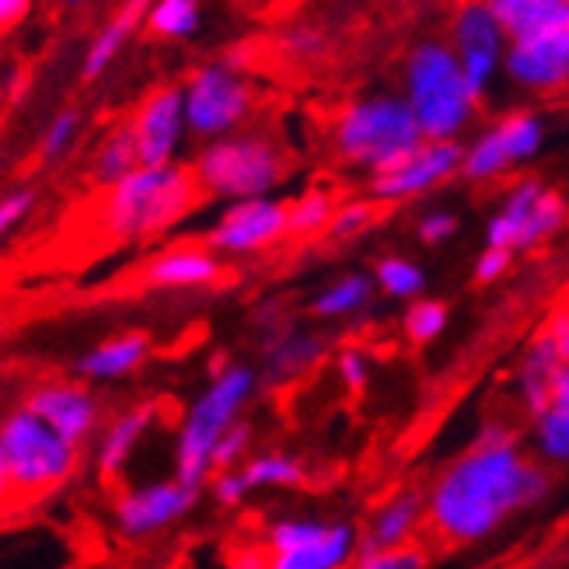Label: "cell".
Listing matches in <instances>:
<instances>
[{"label": "cell", "instance_id": "7", "mask_svg": "<svg viewBox=\"0 0 569 569\" xmlns=\"http://www.w3.org/2000/svg\"><path fill=\"white\" fill-rule=\"evenodd\" d=\"M0 443L14 476L18 500H39L67 486L81 468V448L67 443L36 412L14 406L0 416Z\"/></svg>", "mask_w": 569, "mask_h": 569}, {"label": "cell", "instance_id": "27", "mask_svg": "<svg viewBox=\"0 0 569 569\" xmlns=\"http://www.w3.org/2000/svg\"><path fill=\"white\" fill-rule=\"evenodd\" d=\"M370 297H375V277L363 273H346L332 283H326L311 301V315L321 321H336V318H353L360 315Z\"/></svg>", "mask_w": 569, "mask_h": 569}, {"label": "cell", "instance_id": "17", "mask_svg": "<svg viewBox=\"0 0 569 569\" xmlns=\"http://www.w3.org/2000/svg\"><path fill=\"white\" fill-rule=\"evenodd\" d=\"M224 277V259L210 244H168L143 262V280L158 290H203Z\"/></svg>", "mask_w": 569, "mask_h": 569}, {"label": "cell", "instance_id": "41", "mask_svg": "<svg viewBox=\"0 0 569 569\" xmlns=\"http://www.w3.org/2000/svg\"><path fill=\"white\" fill-rule=\"evenodd\" d=\"M32 207H36L32 189H11L0 196V244H4L11 238V231L32 213Z\"/></svg>", "mask_w": 569, "mask_h": 569}, {"label": "cell", "instance_id": "24", "mask_svg": "<svg viewBox=\"0 0 569 569\" xmlns=\"http://www.w3.org/2000/svg\"><path fill=\"white\" fill-rule=\"evenodd\" d=\"M151 4L154 0H122L116 8V14L102 24V32H98L88 46V53L81 60V78L84 81H98L102 73L112 67V60L122 53V46L130 42V36L147 24V14H151Z\"/></svg>", "mask_w": 569, "mask_h": 569}, {"label": "cell", "instance_id": "22", "mask_svg": "<svg viewBox=\"0 0 569 569\" xmlns=\"http://www.w3.org/2000/svg\"><path fill=\"white\" fill-rule=\"evenodd\" d=\"M329 353V339L308 332V329H290L280 326L269 332V346H266V385H290L297 378H308L311 370L326 360Z\"/></svg>", "mask_w": 569, "mask_h": 569}, {"label": "cell", "instance_id": "51", "mask_svg": "<svg viewBox=\"0 0 569 569\" xmlns=\"http://www.w3.org/2000/svg\"><path fill=\"white\" fill-rule=\"evenodd\" d=\"M4 88L11 91V98H18L24 88H29V81H24V73H21V70H8V73H4Z\"/></svg>", "mask_w": 569, "mask_h": 569}, {"label": "cell", "instance_id": "29", "mask_svg": "<svg viewBox=\"0 0 569 569\" xmlns=\"http://www.w3.org/2000/svg\"><path fill=\"white\" fill-rule=\"evenodd\" d=\"M531 443L546 468H569V412L549 406L541 416H535Z\"/></svg>", "mask_w": 569, "mask_h": 569}, {"label": "cell", "instance_id": "30", "mask_svg": "<svg viewBox=\"0 0 569 569\" xmlns=\"http://www.w3.org/2000/svg\"><path fill=\"white\" fill-rule=\"evenodd\" d=\"M375 287L391 301H419L427 290V273L406 256H385L375 266Z\"/></svg>", "mask_w": 569, "mask_h": 569}, {"label": "cell", "instance_id": "37", "mask_svg": "<svg viewBox=\"0 0 569 569\" xmlns=\"http://www.w3.org/2000/svg\"><path fill=\"white\" fill-rule=\"evenodd\" d=\"M375 220H378V207L370 203V200L339 203V210H336V217H332L329 234H332L336 241H353V238H360L363 231L375 228Z\"/></svg>", "mask_w": 569, "mask_h": 569}, {"label": "cell", "instance_id": "21", "mask_svg": "<svg viewBox=\"0 0 569 569\" xmlns=\"http://www.w3.org/2000/svg\"><path fill=\"white\" fill-rule=\"evenodd\" d=\"M360 552V531L346 521H326L318 535L290 552L269 556V569H350Z\"/></svg>", "mask_w": 569, "mask_h": 569}, {"label": "cell", "instance_id": "47", "mask_svg": "<svg viewBox=\"0 0 569 569\" xmlns=\"http://www.w3.org/2000/svg\"><path fill=\"white\" fill-rule=\"evenodd\" d=\"M32 11V0H0V36L11 32Z\"/></svg>", "mask_w": 569, "mask_h": 569}, {"label": "cell", "instance_id": "33", "mask_svg": "<svg viewBox=\"0 0 569 569\" xmlns=\"http://www.w3.org/2000/svg\"><path fill=\"white\" fill-rule=\"evenodd\" d=\"M566 220H569V207L562 203V196H556V192L546 189V192H541V200L535 203L525 231H521L517 252H535V249H541V244L552 241L566 228Z\"/></svg>", "mask_w": 569, "mask_h": 569}, {"label": "cell", "instance_id": "45", "mask_svg": "<svg viewBox=\"0 0 569 569\" xmlns=\"http://www.w3.org/2000/svg\"><path fill=\"white\" fill-rule=\"evenodd\" d=\"M549 336V342L556 346V353L562 357V363H569V311H556L549 321H546V329H541Z\"/></svg>", "mask_w": 569, "mask_h": 569}, {"label": "cell", "instance_id": "28", "mask_svg": "<svg viewBox=\"0 0 569 569\" xmlns=\"http://www.w3.org/2000/svg\"><path fill=\"white\" fill-rule=\"evenodd\" d=\"M241 476L249 482L252 492L259 489H297L305 486L308 472L297 455L287 451H259L241 465Z\"/></svg>", "mask_w": 569, "mask_h": 569}, {"label": "cell", "instance_id": "38", "mask_svg": "<svg viewBox=\"0 0 569 569\" xmlns=\"http://www.w3.org/2000/svg\"><path fill=\"white\" fill-rule=\"evenodd\" d=\"M249 451H252V427L241 419L238 427H231L224 437H220L217 451H213V472H231V468H241L252 458Z\"/></svg>", "mask_w": 569, "mask_h": 569}, {"label": "cell", "instance_id": "6", "mask_svg": "<svg viewBox=\"0 0 569 569\" xmlns=\"http://www.w3.org/2000/svg\"><path fill=\"white\" fill-rule=\"evenodd\" d=\"M406 102L427 140H455L479 109V98L465 84L458 53L440 42L419 46L409 57Z\"/></svg>", "mask_w": 569, "mask_h": 569}, {"label": "cell", "instance_id": "8", "mask_svg": "<svg viewBox=\"0 0 569 569\" xmlns=\"http://www.w3.org/2000/svg\"><path fill=\"white\" fill-rule=\"evenodd\" d=\"M182 94H186L189 133L200 137L203 143L241 133L244 119L256 109V91L249 78L228 63H210L192 70Z\"/></svg>", "mask_w": 569, "mask_h": 569}, {"label": "cell", "instance_id": "43", "mask_svg": "<svg viewBox=\"0 0 569 569\" xmlns=\"http://www.w3.org/2000/svg\"><path fill=\"white\" fill-rule=\"evenodd\" d=\"M458 234V217L451 210H430L419 220V241L423 244H443Z\"/></svg>", "mask_w": 569, "mask_h": 569}, {"label": "cell", "instance_id": "40", "mask_svg": "<svg viewBox=\"0 0 569 569\" xmlns=\"http://www.w3.org/2000/svg\"><path fill=\"white\" fill-rule=\"evenodd\" d=\"M210 497H213L217 507L234 510V507H241L244 500L252 497V489H249V482H244L241 468H231V472H213V479H210Z\"/></svg>", "mask_w": 569, "mask_h": 569}, {"label": "cell", "instance_id": "1", "mask_svg": "<svg viewBox=\"0 0 569 569\" xmlns=\"http://www.w3.org/2000/svg\"><path fill=\"white\" fill-rule=\"evenodd\" d=\"M549 468L528 458L510 427L489 423L427 492V528L448 546H479L510 517L546 503Z\"/></svg>", "mask_w": 569, "mask_h": 569}, {"label": "cell", "instance_id": "42", "mask_svg": "<svg viewBox=\"0 0 569 569\" xmlns=\"http://www.w3.org/2000/svg\"><path fill=\"white\" fill-rule=\"evenodd\" d=\"M336 370H339V381L346 391H363L370 381V360L363 350H357V346H346V350L336 357Z\"/></svg>", "mask_w": 569, "mask_h": 569}, {"label": "cell", "instance_id": "18", "mask_svg": "<svg viewBox=\"0 0 569 569\" xmlns=\"http://www.w3.org/2000/svg\"><path fill=\"white\" fill-rule=\"evenodd\" d=\"M161 416L158 402H137L130 409L116 412L109 423L98 433L94 443V472L102 476L106 482L119 479L130 468V461L137 458V448L143 443V437L154 430Z\"/></svg>", "mask_w": 569, "mask_h": 569}, {"label": "cell", "instance_id": "12", "mask_svg": "<svg viewBox=\"0 0 569 569\" xmlns=\"http://www.w3.org/2000/svg\"><path fill=\"white\" fill-rule=\"evenodd\" d=\"M21 406L36 412L46 427H53L67 443L84 448V443L102 433V402L81 378H49L29 388Z\"/></svg>", "mask_w": 569, "mask_h": 569}, {"label": "cell", "instance_id": "3", "mask_svg": "<svg viewBox=\"0 0 569 569\" xmlns=\"http://www.w3.org/2000/svg\"><path fill=\"white\" fill-rule=\"evenodd\" d=\"M259 375L249 363H224L213 370L210 385L196 395L176 433V479L203 489L213 479V451L220 437L241 423L244 406L252 402Z\"/></svg>", "mask_w": 569, "mask_h": 569}, {"label": "cell", "instance_id": "4", "mask_svg": "<svg viewBox=\"0 0 569 569\" xmlns=\"http://www.w3.org/2000/svg\"><path fill=\"white\" fill-rule=\"evenodd\" d=\"M332 140L342 161L370 176H381L427 143L409 102L399 94H370L350 102L336 119Z\"/></svg>", "mask_w": 569, "mask_h": 569}, {"label": "cell", "instance_id": "34", "mask_svg": "<svg viewBox=\"0 0 569 569\" xmlns=\"http://www.w3.org/2000/svg\"><path fill=\"white\" fill-rule=\"evenodd\" d=\"M147 29L158 39H186L200 29V0H154Z\"/></svg>", "mask_w": 569, "mask_h": 569}, {"label": "cell", "instance_id": "10", "mask_svg": "<svg viewBox=\"0 0 569 569\" xmlns=\"http://www.w3.org/2000/svg\"><path fill=\"white\" fill-rule=\"evenodd\" d=\"M507 73L531 91H559L569 84V0L538 29L510 39Z\"/></svg>", "mask_w": 569, "mask_h": 569}, {"label": "cell", "instance_id": "19", "mask_svg": "<svg viewBox=\"0 0 569 569\" xmlns=\"http://www.w3.org/2000/svg\"><path fill=\"white\" fill-rule=\"evenodd\" d=\"M423 525H427V497L416 489H399L367 517V528L360 531V552L406 549L412 546V538Z\"/></svg>", "mask_w": 569, "mask_h": 569}, {"label": "cell", "instance_id": "25", "mask_svg": "<svg viewBox=\"0 0 569 569\" xmlns=\"http://www.w3.org/2000/svg\"><path fill=\"white\" fill-rule=\"evenodd\" d=\"M541 192H546V186L541 182H517L510 192L503 207L489 217L486 224V244L489 249H507V252H517V241H521V231L528 224V217L535 210V203L541 200Z\"/></svg>", "mask_w": 569, "mask_h": 569}, {"label": "cell", "instance_id": "16", "mask_svg": "<svg viewBox=\"0 0 569 569\" xmlns=\"http://www.w3.org/2000/svg\"><path fill=\"white\" fill-rule=\"evenodd\" d=\"M503 24L497 21L482 0H465L455 18V49H458V63L465 73V84L476 98L486 94L492 70L500 63L503 53Z\"/></svg>", "mask_w": 569, "mask_h": 569}, {"label": "cell", "instance_id": "26", "mask_svg": "<svg viewBox=\"0 0 569 569\" xmlns=\"http://www.w3.org/2000/svg\"><path fill=\"white\" fill-rule=\"evenodd\" d=\"M137 168H143V164H140V151H137L133 130H130V122H119V127H112L102 137V143L94 147L91 179L102 189H112L122 179H130Z\"/></svg>", "mask_w": 569, "mask_h": 569}, {"label": "cell", "instance_id": "35", "mask_svg": "<svg viewBox=\"0 0 569 569\" xmlns=\"http://www.w3.org/2000/svg\"><path fill=\"white\" fill-rule=\"evenodd\" d=\"M448 321H451V311L448 305H440L433 301V297H419V301H412L402 315V329L412 342L419 346H427L433 339L443 336V329H448Z\"/></svg>", "mask_w": 569, "mask_h": 569}, {"label": "cell", "instance_id": "23", "mask_svg": "<svg viewBox=\"0 0 569 569\" xmlns=\"http://www.w3.org/2000/svg\"><path fill=\"white\" fill-rule=\"evenodd\" d=\"M562 357L556 353V346L549 342L546 332H538L531 339V346L521 353L517 360V370H513V388H517V399L528 409V416H541L552 402V388H556V378L562 370Z\"/></svg>", "mask_w": 569, "mask_h": 569}, {"label": "cell", "instance_id": "50", "mask_svg": "<svg viewBox=\"0 0 569 569\" xmlns=\"http://www.w3.org/2000/svg\"><path fill=\"white\" fill-rule=\"evenodd\" d=\"M549 406H556V409H562V412H569V363L559 370V378H556V388H552V402Z\"/></svg>", "mask_w": 569, "mask_h": 569}, {"label": "cell", "instance_id": "46", "mask_svg": "<svg viewBox=\"0 0 569 569\" xmlns=\"http://www.w3.org/2000/svg\"><path fill=\"white\" fill-rule=\"evenodd\" d=\"M283 49L293 57H315L321 49V36L315 29H293L287 39H283Z\"/></svg>", "mask_w": 569, "mask_h": 569}, {"label": "cell", "instance_id": "32", "mask_svg": "<svg viewBox=\"0 0 569 569\" xmlns=\"http://www.w3.org/2000/svg\"><path fill=\"white\" fill-rule=\"evenodd\" d=\"M482 4L497 14L510 39H521L525 32L538 29L549 14H556L566 0H482Z\"/></svg>", "mask_w": 569, "mask_h": 569}, {"label": "cell", "instance_id": "36", "mask_svg": "<svg viewBox=\"0 0 569 569\" xmlns=\"http://www.w3.org/2000/svg\"><path fill=\"white\" fill-rule=\"evenodd\" d=\"M78 137H81V112L73 109V106L53 112V119L46 122L42 140H39V158L46 164L67 158L73 151V143H78Z\"/></svg>", "mask_w": 569, "mask_h": 569}, {"label": "cell", "instance_id": "39", "mask_svg": "<svg viewBox=\"0 0 569 569\" xmlns=\"http://www.w3.org/2000/svg\"><path fill=\"white\" fill-rule=\"evenodd\" d=\"M350 569H427V549L406 546V549H378V552H357Z\"/></svg>", "mask_w": 569, "mask_h": 569}, {"label": "cell", "instance_id": "44", "mask_svg": "<svg viewBox=\"0 0 569 569\" xmlns=\"http://www.w3.org/2000/svg\"><path fill=\"white\" fill-rule=\"evenodd\" d=\"M513 262V252L507 249H482L479 262H476V283H497L500 277H507V269Z\"/></svg>", "mask_w": 569, "mask_h": 569}, {"label": "cell", "instance_id": "20", "mask_svg": "<svg viewBox=\"0 0 569 569\" xmlns=\"http://www.w3.org/2000/svg\"><path fill=\"white\" fill-rule=\"evenodd\" d=\"M151 357V339L143 332H116L102 342L88 346V350L73 360V375L84 385H112L127 381Z\"/></svg>", "mask_w": 569, "mask_h": 569}, {"label": "cell", "instance_id": "9", "mask_svg": "<svg viewBox=\"0 0 569 569\" xmlns=\"http://www.w3.org/2000/svg\"><path fill=\"white\" fill-rule=\"evenodd\" d=\"M203 489H192L186 482L171 479H154V482H140L122 489L116 503H112V525L122 538L143 541L168 531L171 525L186 521L192 507L200 503Z\"/></svg>", "mask_w": 569, "mask_h": 569}, {"label": "cell", "instance_id": "11", "mask_svg": "<svg viewBox=\"0 0 569 569\" xmlns=\"http://www.w3.org/2000/svg\"><path fill=\"white\" fill-rule=\"evenodd\" d=\"M290 234V217L287 203L277 196H262V200H241L228 203L217 213V220L207 228L210 249L224 256H256L280 244Z\"/></svg>", "mask_w": 569, "mask_h": 569}, {"label": "cell", "instance_id": "52", "mask_svg": "<svg viewBox=\"0 0 569 569\" xmlns=\"http://www.w3.org/2000/svg\"><path fill=\"white\" fill-rule=\"evenodd\" d=\"M57 4H60V8H84L88 0H57Z\"/></svg>", "mask_w": 569, "mask_h": 569}, {"label": "cell", "instance_id": "2", "mask_svg": "<svg viewBox=\"0 0 569 569\" xmlns=\"http://www.w3.org/2000/svg\"><path fill=\"white\" fill-rule=\"evenodd\" d=\"M200 182L186 164H161V168H137L130 179L106 189L102 200V228L109 238L122 244L151 241L196 210L200 203Z\"/></svg>", "mask_w": 569, "mask_h": 569}, {"label": "cell", "instance_id": "31", "mask_svg": "<svg viewBox=\"0 0 569 569\" xmlns=\"http://www.w3.org/2000/svg\"><path fill=\"white\" fill-rule=\"evenodd\" d=\"M339 203L332 200V192L326 189H308L297 200L287 203V217H290V234L293 238H315L321 231L332 228Z\"/></svg>", "mask_w": 569, "mask_h": 569}, {"label": "cell", "instance_id": "13", "mask_svg": "<svg viewBox=\"0 0 569 569\" xmlns=\"http://www.w3.org/2000/svg\"><path fill=\"white\" fill-rule=\"evenodd\" d=\"M541 140H546V130H541L538 116H528V112L507 116L492 130H486L472 147H465L461 176L468 182L500 179L513 164L535 158L541 151Z\"/></svg>", "mask_w": 569, "mask_h": 569}, {"label": "cell", "instance_id": "48", "mask_svg": "<svg viewBox=\"0 0 569 569\" xmlns=\"http://www.w3.org/2000/svg\"><path fill=\"white\" fill-rule=\"evenodd\" d=\"M18 503V492H14V476H11V465L4 455V443H0V510Z\"/></svg>", "mask_w": 569, "mask_h": 569}, {"label": "cell", "instance_id": "14", "mask_svg": "<svg viewBox=\"0 0 569 569\" xmlns=\"http://www.w3.org/2000/svg\"><path fill=\"white\" fill-rule=\"evenodd\" d=\"M127 122L133 130L143 168L179 164V151L189 137L182 88H154Z\"/></svg>", "mask_w": 569, "mask_h": 569}, {"label": "cell", "instance_id": "15", "mask_svg": "<svg viewBox=\"0 0 569 569\" xmlns=\"http://www.w3.org/2000/svg\"><path fill=\"white\" fill-rule=\"evenodd\" d=\"M461 158H465V147L458 140H427L423 147H416L406 161H399L395 168L370 179L375 203L416 200V196L443 186L461 171Z\"/></svg>", "mask_w": 569, "mask_h": 569}, {"label": "cell", "instance_id": "5", "mask_svg": "<svg viewBox=\"0 0 569 569\" xmlns=\"http://www.w3.org/2000/svg\"><path fill=\"white\" fill-rule=\"evenodd\" d=\"M287 171L290 164L283 147L262 133H231L210 140L192 158V176L200 182L203 196L224 203L273 196L283 186Z\"/></svg>", "mask_w": 569, "mask_h": 569}, {"label": "cell", "instance_id": "49", "mask_svg": "<svg viewBox=\"0 0 569 569\" xmlns=\"http://www.w3.org/2000/svg\"><path fill=\"white\" fill-rule=\"evenodd\" d=\"M231 569H269V559L256 549H241V552H234Z\"/></svg>", "mask_w": 569, "mask_h": 569}]
</instances>
